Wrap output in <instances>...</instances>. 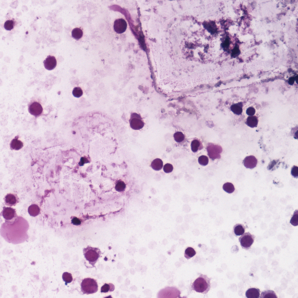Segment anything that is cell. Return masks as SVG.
<instances>
[{
    "mask_svg": "<svg viewBox=\"0 0 298 298\" xmlns=\"http://www.w3.org/2000/svg\"><path fill=\"white\" fill-rule=\"evenodd\" d=\"M114 285L112 284H105L101 288V293H107L109 291H113L114 290Z\"/></svg>",
    "mask_w": 298,
    "mask_h": 298,
    "instance_id": "cell-24",
    "label": "cell"
},
{
    "mask_svg": "<svg viewBox=\"0 0 298 298\" xmlns=\"http://www.w3.org/2000/svg\"><path fill=\"white\" fill-rule=\"evenodd\" d=\"M125 184L122 181L118 182L115 186V189L117 191L121 192L123 191L126 188Z\"/></svg>",
    "mask_w": 298,
    "mask_h": 298,
    "instance_id": "cell-30",
    "label": "cell"
},
{
    "mask_svg": "<svg viewBox=\"0 0 298 298\" xmlns=\"http://www.w3.org/2000/svg\"><path fill=\"white\" fill-rule=\"evenodd\" d=\"M63 278L64 281L66 282V284L71 282L73 280L72 275L68 272H65L63 274Z\"/></svg>",
    "mask_w": 298,
    "mask_h": 298,
    "instance_id": "cell-28",
    "label": "cell"
},
{
    "mask_svg": "<svg viewBox=\"0 0 298 298\" xmlns=\"http://www.w3.org/2000/svg\"><path fill=\"white\" fill-rule=\"evenodd\" d=\"M295 80L296 81V83L297 84V81L298 80V76H297L295 77Z\"/></svg>",
    "mask_w": 298,
    "mask_h": 298,
    "instance_id": "cell-39",
    "label": "cell"
},
{
    "mask_svg": "<svg viewBox=\"0 0 298 298\" xmlns=\"http://www.w3.org/2000/svg\"><path fill=\"white\" fill-rule=\"evenodd\" d=\"M210 280L206 275L201 274L193 283L192 290L197 292L206 294L211 288Z\"/></svg>",
    "mask_w": 298,
    "mask_h": 298,
    "instance_id": "cell-1",
    "label": "cell"
},
{
    "mask_svg": "<svg viewBox=\"0 0 298 298\" xmlns=\"http://www.w3.org/2000/svg\"><path fill=\"white\" fill-rule=\"evenodd\" d=\"M72 223L76 225H79L81 224V222L80 220L77 218H73L72 220Z\"/></svg>",
    "mask_w": 298,
    "mask_h": 298,
    "instance_id": "cell-36",
    "label": "cell"
},
{
    "mask_svg": "<svg viewBox=\"0 0 298 298\" xmlns=\"http://www.w3.org/2000/svg\"><path fill=\"white\" fill-rule=\"evenodd\" d=\"M83 32L82 30L79 28H76L73 30L72 33V36L74 39H78L82 36Z\"/></svg>",
    "mask_w": 298,
    "mask_h": 298,
    "instance_id": "cell-21",
    "label": "cell"
},
{
    "mask_svg": "<svg viewBox=\"0 0 298 298\" xmlns=\"http://www.w3.org/2000/svg\"><path fill=\"white\" fill-rule=\"evenodd\" d=\"M242 104L240 103L232 105L231 107L232 111L235 114L239 115L243 112Z\"/></svg>",
    "mask_w": 298,
    "mask_h": 298,
    "instance_id": "cell-18",
    "label": "cell"
},
{
    "mask_svg": "<svg viewBox=\"0 0 298 298\" xmlns=\"http://www.w3.org/2000/svg\"><path fill=\"white\" fill-rule=\"evenodd\" d=\"M140 42H140V44H141V45H142V48H143V49H145V44L144 43V41L143 40V39L142 38L140 39Z\"/></svg>",
    "mask_w": 298,
    "mask_h": 298,
    "instance_id": "cell-38",
    "label": "cell"
},
{
    "mask_svg": "<svg viewBox=\"0 0 298 298\" xmlns=\"http://www.w3.org/2000/svg\"><path fill=\"white\" fill-rule=\"evenodd\" d=\"M3 215L6 220H11L15 218L16 213L15 210L10 207H5L3 211Z\"/></svg>",
    "mask_w": 298,
    "mask_h": 298,
    "instance_id": "cell-11",
    "label": "cell"
},
{
    "mask_svg": "<svg viewBox=\"0 0 298 298\" xmlns=\"http://www.w3.org/2000/svg\"><path fill=\"white\" fill-rule=\"evenodd\" d=\"M258 120L257 117L255 116H249L247 119L246 123L249 127L254 128L257 127Z\"/></svg>",
    "mask_w": 298,
    "mask_h": 298,
    "instance_id": "cell-14",
    "label": "cell"
},
{
    "mask_svg": "<svg viewBox=\"0 0 298 298\" xmlns=\"http://www.w3.org/2000/svg\"><path fill=\"white\" fill-rule=\"evenodd\" d=\"M245 227L242 224H237L233 228V232L236 236H240L243 235L245 231Z\"/></svg>",
    "mask_w": 298,
    "mask_h": 298,
    "instance_id": "cell-15",
    "label": "cell"
},
{
    "mask_svg": "<svg viewBox=\"0 0 298 298\" xmlns=\"http://www.w3.org/2000/svg\"><path fill=\"white\" fill-rule=\"evenodd\" d=\"M223 189L226 192L229 194L232 193L235 190L233 184L229 182L226 183L223 185Z\"/></svg>",
    "mask_w": 298,
    "mask_h": 298,
    "instance_id": "cell-23",
    "label": "cell"
},
{
    "mask_svg": "<svg viewBox=\"0 0 298 298\" xmlns=\"http://www.w3.org/2000/svg\"><path fill=\"white\" fill-rule=\"evenodd\" d=\"M276 293L272 290L265 291L261 293L260 298H278Z\"/></svg>",
    "mask_w": 298,
    "mask_h": 298,
    "instance_id": "cell-19",
    "label": "cell"
},
{
    "mask_svg": "<svg viewBox=\"0 0 298 298\" xmlns=\"http://www.w3.org/2000/svg\"><path fill=\"white\" fill-rule=\"evenodd\" d=\"M196 252L193 248L189 247L185 250L184 256L187 259H191L196 254Z\"/></svg>",
    "mask_w": 298,
    "mask_h": 298,
    "instance_id": "cell-20",
    "label": "cell"
},
{
    "mask_svg": "<svg viewBox=\"0 0 298 298\" xmlns=\"http://www.w3.org/2000/svg\"><path fill=\"white\" fill-rule=\"evenodd\" d=\"M290 223L294 226H296L298 225V211L296 210L291 219Z\"/></svg>",
    "mask_w": 298,
    "mask_h": 298,
    "instance_id": "cell-26",
    "label": "cell"
},
{
    "mask_svg": "<svg viewBox=\"0 0 298 298\" xmlns=\"http://www.w3.org/2000/svg\"><path fill=\"white\" fill-rule=\"evenodd\" d=\"M81 289L84 294H91L97 292L98 286L97 281L93 279L85 278L81 284Z\"/></svg>",
    "mask_w": 298,
    "mask_h": 298,
    "instance_id": "cell-3",
    "label": "cell"
},
{
    "mask_svg": "<svg viewBox=\"0 0 298 298\" xmlns=\"http://www.w3.org/2000/svg\"><path fill=\"white\" fill-rule=\"evenodd\" d=\"M295 81V79L294 77L290 78L288 81V83L290 85H293Z\"/></svg>",
    "mask_w": 298,
    "mask_h": 298,
    "instance_id": "cell-37",
    "label": "cell"
},
{
    "mask_svg": "<svg viewBox=\"0 0 298 298\" xmlns=\"http://www.w3.org/2000/svg\"><path fill=\"white\" fill-rule=\"evenodd\" d=\"M44 63L45 68L48 70L51 71L56 67L57 62L54 56L49 55L44 61Z\"/></svg>",
    "mask_w": 298,
    "mask_h": 298,
    "instance_id": "cell-9",
    "label": "cell"
},
{
    "mask_svg": "<svg viewBox=\"0 0 298 298\" xmlns=\"http://www.w3.org/2000/svg\"><path fill=\"white\" fill-rule=\"evenodd\" d=\"M255 236L248 232L244 233L239 239L242 248L246 250L249 249L254 243Z\"/></svg>",
    "mask_w": 298,
    "mask_h": 298,
    "instance_id": "cell-4",
    "label": "cell"
},
{
    "mask_svg": "<svg viewBox=\"0 0 298 298\" xmlns=\"http://www.w3.org/2000/svg\"><path fill=\"white\" fill-rule=\"evenodd\" d=\"M175 141L178 142H182L185 139V136L182 133L178 132L176 133L173 135Z\"/></svg>",
    "mask_w": 298,
    "mask_h": 298,
    "instance_id": "cell-25",
    "label": "cell"
},
{
    "mask_svg": "<svg viewBox=\"0 0 298 298\" xmlns=\"http://www.w3.org/2000/svg\"><path fill=\"white\" fill-rule=\"evenodd\" d=\"M257 163V159L253 156L246 157L244 161V165L247 168H254L256 166Z\"/></svg>",
    "mask_w": 298,
    "mask_h": 298,
    "instance_id": "cell-10",
    "label": "cell"
},
{
    "mask_svg": "<svg viewBox=\"0 0 298 298\" xmlns=\"http://www.w3.org/2000/svg\"><path fill=\"white\" fill-rule=\"evenodd\" d=\"M255 110L254 108L250 107L247 110L246 113L249 116H253L255 114Z\"/></svg>",
    "mask_w": 298,
    "mask_h": 298,
    "instance_id": "cell-35",
    "label": "cell"
},
{
    "mask_svg": "<svg viewBox=\"0 0 298 298\" xmlns=\"http://www.w3.org/2000/svg\"><path fill=\"white\" fill-rule=\"evenodd\" d=\"M178 290L174 287H167L161 290L158 294V298H174L177 297Z\"/></svg>",
    "mask_w": 298,
    "mask_h": 298,
    "instance_id": "cell-5",
    "label": "cell"
},
{
    "mask_svg": "<svg viewBox=\"0 0 298 298\" xmlns=\"http://www.w3.org/2000/svg\"><path fill=\"white\" fill-rule=\"evenodd\" d=\"M173 167L172 165L169 163L166 164L164 166L163 170L165 172L169 173L171 172L173 170Z\"/></svg>",
    "mask_w": 298,
    "mask_h": 298,
    "instance_id": "cell-33",
    "label": "cell"
},
{
    "mask_svg": "<svg viewBox=\"0 0 298 298\" xmlns=\"http://www.w3.org/2000/svg\"><path fill=\"white\" fill-rule=\"evenodd\" d=\"M260 291L258 288H251L247 291L246 293L248 298H259L260 297Z\"/></svg>",
    "mask_w": 298,
    "mask_h": 298,
    "instance_id": "cell-12",
    "label": "cell"
},
{
    "mask_svg": "<svg viewBox=\"0 0 298 298\" xmlns=\"http://www.w3.org/2000/svg\"><path fill=\"white\" fill-rule=\"evenodd\" d=\"M201 144V142L197 139L193 140L191 144V148L192 151L194 152H197L199 150Z\"/></svg>",
    "mask_w": 298,
    "mask_h": 298,
    "instance_id": "cell-22",
    "label": "cell"
},
{
    "mask_svg": "<svg viewBox=\"0 0 298 298\" xmlns=\"http://www.w3.org/2000/svg\"><path fill=\"white\" fill-rule=\"evenodd\" d=\"M28 211L29 214L31 216H36L39 214L40 210L38 205L33 204L29 207Z\"/></svg>",
    "mask_w": 298,
    "mask_h": 298,
    "instance_id": "cell-17",
    "label": "cell"
},
{
    "mask_svg": "<svg viewBox=\"0 0 298 298\" xmlns=\"http://www.w3.org/2000/svg\"><path fill=\"white\" fill-rule=\"evenodd\" d=\"M198 162L201 165L203 166H205L208 164V159L206 156H202L199 157Z\"/></svg>",
    "mask_w": 298,
    "mask_h": 298,
    "instance_id": "cell-32",
    "label": "cell"
},
{
    "mask_svg": "<svg viewBox=\"0 0 298 298\" xmlns=\"http://www.w3.org/2000/svg\"><path fill=\"white\" fill-rule=\"evenodd\" d=\"M83 253L86 259L89 264L94 266L100 257L101 252L99 248L88 246L84 249Z\"/></svg>",
    "mask_w": 298,
    "mask_h": 298,
    "instance_id": "cell-2",
    "label": "cell"
},
{
    "mask_svg": "<svg viewBox=\"0 0 298 298\" xmlns=\"http://www.w3.org/2000/svg\"><path fill=\"white\" fill-rule=\"evenodd\" d=\"M14 22L12 20H8L5 22L4 24V28L7 31H11L14 27Z\"/></svg>",
    "mask_w": 298,
    "mask_h": 298,
    "instance_id": "cell-27",
    "label": "cell"
},
{
    "mask_svg": "<svg viewBox=\"0 0 298 298\" xmlns=\"http://www.w3.org/2000/svg\"><path fill=\"white\" fill-rule=\"evenodd\" d=\"M73 94L74 97L79 98L81 97L83 94L82 89L79 87H76L73 89Z\"/></svg>",
    "mask_w": 298,
    "mask_h": 298,
    "instance_id": "cell-29",
    "label": "cell"
},
{
    "mask_svg": "<svg viewBox=\"0 0 298 298\" xmlns=\"http://www.w3.org/2000/svg\"><path fill=\"white\" fill-rule=\"evenodd\" d=\"M291 174L295 178H297L298 177V168L297 166H294L291 170Z\"/></svg>",
    "mask_w": 298,
    "mask_h": 298,
    "instance_id": "cell-34",
    "label": "cell"
},
{
    "mask_svg": "<svg viewBox=\"0 0 298 298\" xmlns=\"http://www.w3.org/2000/svg\"><path fill=\"white\" fill-rule=\"evenodd\" d=\"M130 127L134 130H139L142 129L144 124L140 116L136 114H133L130 120Z\"/></svg>",
    "mask_w": 298,
    "mask_h": 298,
    "instance_id": "cell-6",
    "label": "cell"
},
{
    "mask_svg": "<svg viewBox=\"0 0 298 298\" xmlns=\"http://www.w3.org/2000/svg\"><path fill=\"white\" fill-rule=\"evenodd\" d=\"M5 201L6 205L12 206L16 205L18 202V199L15 195L10 194L6 196Z\"/></svg>",
    "mask_w": 298,
    "mask_h": 298,
    "instance_id": "cell-13",
    "label": "cell"
},
{
    "mask_svg": "<svg viewBox=\"0 0 298 298\" xmlns=\"http://www.w3.org/2000/svg\"><path fill=\"white\" fill-rule=\"evenodd\" d=\"M127 23L124 19L121 18L116 20L114 24L115 31L118 34H122L125 32L127 27Z\"/></svg>",
    "mask_w": 298,
    "mask_h": 298,
    "instance_id": "cell-7",
    "label": "cell"
},
{
    "mask_svg": "<svg viewBox=\"0 0 298 298\" xmlns=\"http://www.w3.org/2000/svg\"><path fill=\"white\" fill-rule=\"evenodd\" d=\"M11 145L12 148L16 149V150H19L22 146V144H21V142L16 139H14L12 141Z\"/></svg>",
    "mask_w": 298,
    "mask_h": 298,
    "instance_id": "cell-31",
    "label": "cell"
},
{
    "mask_svg": "<svg viewBox=\"0 0 298 298\" xmlns=\"http://www.w3.org/2000/svg\"><path fill=\"white\" fill-rule=\"evenodd\" d=\"M29 112L32 115L37 116L42 114L43 109L40 104L38 102H34L29 106Z\"/></svg>",
    "mask_w": 298,
    "mask_h": 298,
    "instance_id": "cell-8",
    "label": "cell"
},
{
    "mask_svg": "<svg viewBox=\"0 0 298 298\" xmlns=\"http://www.w3.org/2000/svg\"><path fill=\"white\" fill-rule=\"evenodd\" d=\"M152 168L156 171H159L163 167V163L162 160L159 159H156L154 160L151 164Z\"/></svg>",
    "mask_w": 298,
    "mask_h": 298,
    "instance_id": "cell-16",
    "label": "cell"
}]
</instances>
